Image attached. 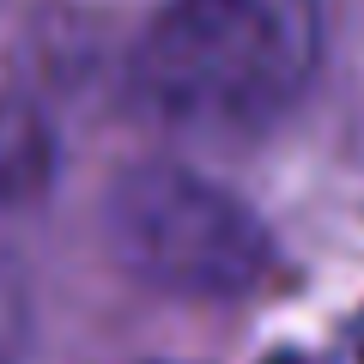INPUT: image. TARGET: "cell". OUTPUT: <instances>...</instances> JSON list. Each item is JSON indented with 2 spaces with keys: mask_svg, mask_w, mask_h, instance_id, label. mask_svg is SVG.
Wrapping results in <instances>:
<instances>
[{
  "mask_svg": "<svg viewBox=\"0 0 364 364\" xmlns=\"http://www.w3.org/2000/svg\"><path fill=\"white\" fill-rule=\"evenodd\" d=\"M316 61V0H170L146 31L134 73L158 116L249 134L298 104Z\"/></svg>",
  "mask_w": 364,
  "mask_h": 364,
  "instance_id": "6da1fadb",
  "label": "cell"
},
{
  "mask_svg": "<svg viewBox=\"0 0 364 364\" xmlns=\"http://www.w3.org/2000/svg\"><path fill=\"white\" fill-rule=\"evenodd\" d=\"M109 243L134 279L176 298H237L267 279L273 243L219 182L176 164H140L109 195Z\"/></svg>",
  "mask_w": 364,
  "mask_h": 364,
  "instance_id": "7a4b0ae2",
  "label": "cell"
},
{
  "mask_svg": "<svg viewBox=\"0 0 364 364\" xmlns=\"http://www.w3.org/2000/svg\"><path fill=\"white\" fill-rule=\"evenodd\" d=\"M49 170H55L49 122H43L31 104L0 97V213L37 200L43 188H49Z\"/></svg>",
  "mask_w": 364,
  "mask_h": 364,
  "instance_id": "3957f363",
  "label": "cell"
},
{
  "mask_svg": "<svg viewBox=\"0 0 364 364\" xmlns=\"http://www.w3.org/2000/svg\"><path fill=\"white\" fill-rule=\"evenodd\" d=\"M18 352H25V286L13 261L0 255V364H18Z\"/></svg>",
  "mask_w": 364,
  "mask_h": 364,
  "instance_id": "277c9868",
  "label": "cell"
},
{
  "mask_svg": "<svg viewBox=\"0 0 364 364\" xmlns=\"http://www.w3.org/2000/svg\"><path fill=\"white\" fill-rule=\"evenodd\" d=\"M352 352H358V364H364V316H358V328H352Z\"/></svg>",
  "mask_w": 364,
  "mask_h": 364,
  "instance_id": "5b68a950",
  "label": "cell"
}]
</instances>
